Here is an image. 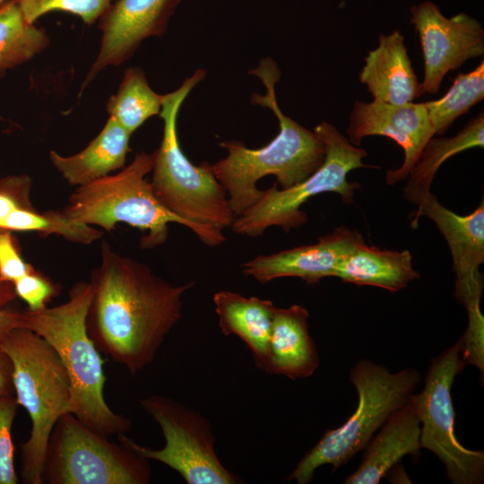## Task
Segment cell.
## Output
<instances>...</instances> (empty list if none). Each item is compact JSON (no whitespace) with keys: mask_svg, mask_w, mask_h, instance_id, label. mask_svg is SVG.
<instances>
[{"mask_svg":"<svg viewBox=\"0 0 484 484\" xmlns=\"http://www.w3.org/2000/svg\"><path fill=\"white\" fill-rule=\"evenodd\" d=\"M149 460L125 444L111 442L73 413L56 423L47 447L43 483L148 484Z\"/></svg>","mask_w":484,"mask_h":484,"instance_id":"9c48e42d","label":"cell"},{"mask_svg":"<svg viewBox=\"0 0 484 484\" xmlns=\"http://www.w3.org/2000/svg\"><path fill=\"white\" fill-rule=\"evenodd\" d=\"M131 135L108 117L99 134L82 151L71 156L50 151L49 159L61 177L78 187L122 169L130 150Z\"/></svg>","mask_w":484,"mask_h":484,"instance_id":"44dd1931","label":"cell"},{"mask_svg":"<svg viewBox=\"0 0 484 484\" xmlns=\"http://www.w3.org/2000/svg\"><path fill=\"white\" fill-rule=\"evenodd\" d=\"M309 314L301 305L276 308L271 339L268 374L290 379L307 378L319 366V356L309 334Z\"/></svg>","mask_w":484,"mask_h":484,"instance_id":"ffe728a7","label":"cell"},{"mask_svg":"<svg viewBox=\"0 0 484 484\" xmlns=\"http://www.w3.org/2000/svg\"><path fill=\"white\" fill-rule=\"evenodd\" d=\"M48 45L46 30L26 22L16 0L0 4V77L29 62Z\"/></svg>","mask_w":484,"mask_h":484,"instance_id":"cb8c5ba5","label":"cell"},{"mask_svg":"<svg viewBox=\"0 0 484 484\" xmlns=\"http://www.w3.org/2000/svg\"><path fill=\"white\" fill-rule=\"evenodd\" d=\"M152 153L138 152L129 165L78 186L61 211L67 218L111 231L117 223H125L147 232L141 239L143 249H152L166 242L169 224L187 227L185 220L164 208L156 199L145 177L151 172Z\"/></svg>","mask_w":484,"mask_h":484,"instance_id":"52a82bcc","label":"cell"},{"mask_svg":"<svg viewBox=\"0 0 484 484\" xmlns=\"http://www.w3.org/2000/svg\"><path fill=\"white\" fill-rule=\"evenodd\" d=\"M411 22L417 30L424 59V92L438 91L444 77L465 61L484 54V30L464 13L451 18L427 1L411 7Z\"/></svg>","mask_w":484,"mask_h":484,"instance_id":"4fadbf2b","label":"cell"},{"mask_svg":"<svg viewBox=\"0 0 484 484\" xmlns=\"http://www.w3.org/2000/svg\"><path fill=\"white\" fill-rule=\"evenodd\" d=\"M114 0H16L28 23L51 12L78 16L87 25L99 21Z\"/></svg>","mask_w":484,"mask_h":484,"instance_id":"83f0119b","label":"cell"},{"mask_svg":"<svg viewBox=\"0 0 484 484\" xmlns=\"http://www.w3.org/2000/svg\"><path fill=\"white\" fill-rule=\"evenodd\" d=\"M143 411L160 426L165 438L160 449L136 443L125 434L118 440L141 456L173 469L188 484H237L241 479L219 459L210 421L198 411L163 395L140 400Z\"/></svg>","mask_w":484,"mask_h":484,"instance_id":"30bf717a","label":"cell"},{"mask_svg":"<svg viewBox=\"0 0 484 484\" xmlns=\"http://www.w3.org/2000/svg\"><path fill=\"white\" fill-rule=\"evenodd\" d=\"M466 366L461 344L443 350L432 359L423 389L411 394L420 424V447L432 452L445 465L454 484H480L484 480V453L462 446L454 434L452 386Z\"/></svg>","mask_w":484,"mask_h":484,"instance_id":"7c38bea8","label":"cell"},{"mask_svg":"<svg viewBox=\"0 0 484 484\" xmlns=\"http://www.w3.org/2000/svg\"><path fill=\"white\" fill-rule=\"evenodd\" d=\"M334 277L344 282L396 292L419 274L412 266L409 250L380 249L363 242L342 260Z\"/></svg>","mask_w":484,"mask_h":484,"instance_id":"7402d4cb","label":"cell"},{"mask_svg":"<svg viewBox=\"0 0 484 484\" xmlns=\"http://www.w3.org/2000/svg\"><path fill=\"white\" fill-rule=\"evenodd\" d=\"M249 73L257 76L266 89L265 94L252 95V104L271 109L280 130L270 143L258 149L247 148L238 141L220 143L228 154L211 164V169L227 193L235 218L261 198L264 191L256 186L261 178L272 175L281 189L290 187L314 173L325 156L324 145L314 131L281 110L275 93V84L281 76L276 63L265 58Z\"/></svg>","mask_w":484,"mask_h":484,"instance_id":"7a4b0ae2","label":"cell"},{"mask_svg":"<svg viewBox=\"0 0 484 484\" xmlns=\"http://www.w3.org/2000/svg\"><path fill=\"white\" fill-rule=\"evenodd\" d=\"M13 366L16 400L28 412L31 429L22 447V479L42 484L48 443L57 420L71 413L68 374L56 350L34 332L17 327L0 340Z\"/></svg>","mask_w":484,"mask_h":484,"instance_id":"5b68a950","label":"cell"},{"mask_svg":"<svg viewBox=\"0 0 484 484\" xmlns=\"http://www.w3.org/2000/svg\"><path fill=\"white\" fill-rule=\"evenodd\" d=\"M92 297L90 281L77 282L65 303L22 313V327L43 338L60 358L72 386L71 413L91 429L110 437L125 434L132 421L114 412L104 397V361L86 326Z\"/></svg>","mask_w":484,"mask_h":484,"instance_id":"277c9868","label":"cell"},{"mask_svg":"<svg viewBox=\"0 0 484 484\" xmlns=\"http://www.w3.org/2000/svg\"><path fill=\"white\" fill-rule=\"evenodd\" d=\"M484 98V62L474 70L459 73L441 99L424 102L434 135L446 132L454 121Z\"/></svg>","mask_w":484,"mask_h":484,"instance_id":"484cf974","label":"cell"},{"mask_svg":"<svg viewBox=\"0 0 484 484\" xmlns=\"http://www.w3.org/2000/svg\"><path fill=\"white\" fill-rule=\"evenodd\" d=\"M363 242L358 229L341 226L318 238L314 244L255 256L241 264V272L260 283L293 277L315 284L334 277L342 260Z\"/></svg>","mask_w":484,"mask_h":484,"instance_id":"2e32d148","label":"cell"},{"mask_svg":"<svg viewBox=\"0 0 484 484\" xmlns=\"http://www.w3.org/2000/svg\"><path fill=\"white\" fill-rule=\"evenodd\" d=\"M314 133L323 142L325 156L323 164L301 182L278 188L274 184L264 193L259 201L240 216L234 219L230 229L238 235L256 238L271 227H281L285 232L298 229L307 221L301 206L311 197L323 193L340 194L345 203L353 202L358 182H350V171L367 168L363 159L367 152L353 145L332 124L322 122Z\"/></svg>","mask_w":484,"mask_h":484,"instance_id":"ba28073f","label":"cell"},{"mask_svg":"<svg viewBox=\"0 0 484 484\" xmlns=\"http://www.w3.org/2000/svg\"><path fill=\"white\" fill-rule=\"evenodd\" d=\"M206 76L197 69L175 91L164 94L160 116L163 134L160 147L152 152L151 186L156 199L169 212L185 220L208 246L225 242L223 230L235 219L227 193L207 161L193 164L183 152L177 135L179 109L193 89Z\"/></svg>","mask_w":484,"mask_h":484,"instance_id":"3957f363","label":"cell"},{"mask_svg":"<svg viewBox=\"0 0 484 484\" xmlns=\"http://www.w3.org/2000/svg\"><path fill=\"white\" fill-rule=\"evenodd\" d=\"M18 402L13 394L0 395V484H16L14 470V446L12 427L15 419Z\"/></svg>","mask_w":484,"mask_h":484,"instance_id":"f1b7e54d","label":"cell"},{"mask_svg":"<svg viewBox=\"0 0 484 484\" xmlns=\"http://www.w3.org/2000/svg\"><path fill=\"white\" fill-rule=\"evenodd\" d=\"M350 381L359 396L355 411L341 426L324 433L288 480L307 484L319 467L328 464L336 470L365 449L390 415L410 399L420 375L411 367L392 373L382 365L362 359L352 367Z\"/></svg>","mask_w":484,"mask_h":484,"instance_id":"8992f818","label":"cell"},{"mask_svg":"<svg viewBox=\"0 0 484 484\" xmlns=\"http://www.w3.org/2000/svg\"><path fill=\"white\" fill-rule=\"evenodd\" d=\"M484 146V114L480 113L456 135L448 138H430L418 160L408 174L403 189L404 198L418 204L430 193L433 179L441 165L463 151Z\"/></svg>","mask_w":484,"mask_h":484,"instance_id":"603a6c76","label":"cell"},{"mask_svg":"<svg viewBox=\"0 0 484 484\" xmlns=\"http://www.w3.org/2000/svg\"><path fill=\"white\" fill-rule=\"evenodd\" d=\"M420 448L419 419L410 398L390 415L371 438L359 468L344 483L376 484L403 456L416 454Z\"/></svg>","mask_w":484,"mask_h":484,"instance_id":"ac0fdd59","label":"cell"},{"mask_svg":"<svg viewBox=\"0 0 484 484\" xmlns=\"http://www.w3.org/2000/svg\"><path fill=\"white\" fill-rule=\"evenodd\" d=\"M359 78L374 99L385 103L412 102L424 93L399 30L379 36L378 46L365 57Z\"/></svg>","mask_w":484,"mask_h":484,"instance_id":"e0dca14e","label":"cell"},{"mask_svg":"<svg viewBox=\"0 0 484 484\" xmlns=\"http://www.w3.org/2000/svg\"><path fill=\"white\" fill-rule=\"evenodd\" d=\"M30 178L11 176L0 180V225L18 209L33 210L30 203Z\"/></svg>","mask_w":484,"mask_h":484,"instance_id":"4dcf8cb0","label":"cell"},{"mask_svg":"<svg viewBox=\"0 0 484 484\" xmlns=\"http://www.w3.org/2000/svg\"><path fill=\"white\" fill-rule=\"evenodd\" d=\"M13 285L16 297L27 304L30 311L47 307L49 300L58 293L56 284L35 271L19 278Z\"/></svg>","mask_w":484,"mask_h":484,"instance_id":"f546056e","label":"cell"},{"mask_svg":"<svg viewBox=\"0 0 484 484\" xmlns=\"http://www.w3.org/2000/svg\"><path fill=\"white\" fill-rule=\"evenodd\" d=\"M34 271L21 257L10 230L0 229V277L13 283L23 275Z\"/></svg>","mask_w":484,"mask_h":484,"instance_id":"1f68e13d","label":"cell"},{"mask_svg":"<svg viewBox=\"0 0 484 484\" xmlns=\"http://www.w3.org/2000/svg\"><path fill=\"white\" fill-rule=\"evenodd\" d=\"M347 134L349 141L355 146H359L367 136L380 135L392 139L402 148V165L385 173L386 183L390 186L407 178L424 146L434 136L424 103L394 105L376 99L355 102Z\"/></svg>","mask_w":484,"mask_h":484,"instance_id":"9a60e30c","label":"cell"},{"mask_svg":"<svg viewBox=\"0 0 484 484\" xmlns=\"http://www.w3.org/2000/svg\"><path fill=\"white\" fill-rule=\"evenodd\" d=\"M213 304L222 333L238 337L250 350L255 365L268 373L270 339L277 308L272 301L220 290L213 295Z\"/></svg>","mask_w":484,"mask_h":484,"instance_id":"d6986e66","label":"cell"},{"mask_svg":"<svg viewBox=\"0 0 484 484\" xmlns=\"http://www.w3.org/2000/svg\"><path fill=\"white\" fill-rule=\"evenodd\" d=\"M90 282L93 297L88 333L100 353L132 376L154 360L182 317L183 295L194 284L174 285L146 264L117 253L106 241Z\"/></svg>","mask_w":484,"mask_h":484,"instance_id":"6da1fadb","label":"cell"},{"mask_svg":"<svg viewBox=\"0 0 484 484\" xmlns=\"http://www.w3.org/2000/svg\"><path fill=\"white\" fill-rule=\"evenodd\" d=\"M17 327H22V313L0 309V340Z\"/></svg>","mask_w":484,"mask_h":484,"instance_id":"836d02e7","label":"cell"},{"mask_svg":"<svg viewBox=\"0 0 484 484\" xmlns=\"http://www.w3.org/2000/svg\"><path fill=\"white\" fill-rule=\"evenodd\" d=\"M13 394V366L9 357L0 348V395Z\"/></svg>","mask_w":484,"mask_h":484,"instance_id":"d6a6232c","label":"cell"},{"mask_svg":"<svg viewBox=\"0 0 484 484\" xmlns=\"http://www.w3.org/2000/svg\"><path fill=\"white\" fill-rule=\"evenodd\" d=\"M16 297L13 283L4 281L0 277V309L14 300Z\"/></svg>","mask_w":484,"mask_h":484,"instance_id":"e575fe53","label":"cell"},{"mask_svg":"<svg viewBox=\"0 0 484 484\" xmlns=\"http://www.w3.org/2000/svg\"><path fill=\"white\" fill-rule=\"evenodd\" d=\"M411 220L417 228L420 217L432 220L445 238L455 272L454 296L466 309L468 324L461 337V354L465 364L484 371V318L480 311L483 290L480 268L484 263V202L467 215L443 206L430 192L418 204Z\"/></svg>","mask_w":484,"mask_h":484,"instance_id":"8fae6325","label":"cell"},{"mask_svg":"<svg viewBox=\"0 0 484 484\" xmlns=\"http://www.w3.org/2000/svg\"><path fill=\"white\" fill-rule=\"evenodd\" d=\"M0 229L14 231H37L47 236L56 234L65 239L90 245L99 239V229L67 218L61 211L38 213L33 210L18 209L0 225Z\"/></svg>","mask_w":484,"mask_h":484,"instance_id":"4316f807","label":"cell"},{"mask_svg":"<svg viewBox=\"0 0 484 484\" xmlns=\"http://www.w3.org/2000/svg\"><path fill=\"white\" fill-rule=\"evenodd\" d=\"M163 95L155 92L141 67L125 70L117 92L107 102V112L131 134L150 117L160 115Z\"/></svg>","mask_w":484,"mask_h":484,"instance_id":"d4e9b609","label":"cell"},{"mask_svg":"<svg viewBox=\"0 0 484 484\" xmlns=\"http://www.w3.org/2000/svg\"><path fill=\"white\" fill-rule=\"evenodd\" d=\"M181 1L114 0L99 20V50L81 91L103 70L131 58L143 40L163 35Z\"/></svg>","mask_w":484,"mask_h":484,"instance_id":"5bb4252c","label":"cell"},{"mask_svg":"<svg viewBox=\"0 0 484 484\" xmlns=\"http://www.w3.org/2000/svg\"><path fill=\"white\" fill-rule=\"evenodd\" d=\"M6 0H0V4H2L3 3H4Z\"/></svg>","mask_w":484,"mask_h":484,"instance_id":"d590c367","label":"cell"}]
</instances>
